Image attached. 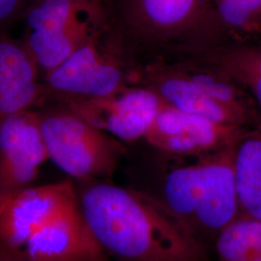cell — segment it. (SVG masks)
<instances>
[{"label":"cell","instance_id":"cell-5","mask_svg":"<svg viewBox=\"0 0 261 261\" xmlns=\"http://www.w3.org/2000/svg\"><path fill=\"white\" fill-rule=\"evenodd\" d=\"M23 44L45 75L99 32L98 0H33Z\"/></svg>","mask_w":261,"mask_h":261},{"label":"cell","instance_id":"cell-17","mask_svg":"<svg viewBox=\"0 0 261 261\" xmlns=\"http://www.w3.org/2000/svg\"><path fill=\"white\" fill-rule=\"evenodd\" d=\"M181 73L215 101L252 115L248 98L239 85L227 75L194 68Z\"/></svg>","mask_w":261,"mask_h":261},{"label":"cell","instance_id":"cell-19","mask_svg":"<svg viewBox=\"0 0 261 261\" xmlns=\"http://www.w3.org/2000/svg\"><path fill=\"white\" fill-rule=\"evenodd\" d=\"M0 261H39L19 255L0 245Z\"/></svg>","mask_w":261,"mask_h":261},{"label":"cell","instance_id":"cell-7","mask_svg":"<svg viewBox=\"0 0 261 261\" xmlns=\"http://www.w3.org/2000/svg\"><path fill=\"white\" fill-rule=\"evenodd\" d=\"M102 43L98 32L45 75L47 92L59 97L96 98L123 87L121 66Z\"/></svg>","mask_w":261,"mask_h":261},{"label":"cell","instance_id":"cell-8","mask_svg":"<svg viewBox=\"0 0 261 261\" xmlns=\"http://www.w3.org/2000/svg\"><path fill=\"white\" fill-rule=\"evenodd\" d=\"M47 161L40 112H19L0 125V194L33 186Z\"/></svg>","mask_w":261,"mask_h":261},{"label":"cell","instance_id":"cell-11","mask_svg":"<svg viewBox=\"0 0 261 261\" xmlns=\"http://www.w3.org/2000/svg\"><path fill=\"white\" fill-rule=\"evenodd\" d=\"M130 20L154 35H172L212 22L209 0H128Z\"/></svg>","mask_w":261,"mask_h":261},{"label":"cell","instance_id":"cell-13","mask_svg":"<svg viewBox=\"0 0 261 261\" xmlns=\"http://www.w3.org/2000/svg\"><path fill=\"white\" fill-rule=\"evenodd\" d=\"M234 170L240 214L261 221V123L236 142Z\"/></svg>","mask_w":261,"mask_h":261},{"label":"cell","instance_id":"cell-20","mask_svg":"<svg viewBox=\"0 0 261 261\" xmlns=\"http://www.w3.org/2000/svg\"><path fill=\"white\" fill-rule=\"evenodd\" d=\"M98 1H99V0H98Z\"/></svg>","mask_w":261,"mask_h":261},{"label":"cell","instance_id":"cell-15","mask_svg":"<svg viewBox=\"0 0 261 261\" xmlns=\"http://www.w3.org/2000/svg\"><path fill=\"white\" fill-rule=\"evenodd\" d=\"M211 20L238 38L260 37L261 0H209Z\"/></svg>","mask_w":261,"mask_h":261},{"label":"cell","instance_id":"cell-12","mask_svg":"<svg viewBox=\"0 0 261 261\" xmlns=\"http://www.w3.org/2000/svg\"><path fill=\"white\" fill-rule=\"evenodd\" d=\"M150 88L178 110L222 125L245 128L252 119L251 114L215 101L181 72L159 75Z\"/></svg>","mask_w":261,"mask_h":261},{"label":"cell","instance_id":"cell-2","mask_svg":"<svg viewBox=\"0 0 261 261\" xmlns=\"http://www.w3.org/2000/svg\"><path fill=\"white\" fill-rule=\"evenodd\" d=\"M0 245L39 261H109L70 179L0 194Z\"/></svg>","mask_w":261,"mask_h":261},{"label":"cell","instance_id":"cell-14","mask_svg":"<svg viewBox=\"0 0 261 261\" xmlns=\"http://www.w3.org/2000/svg\"><path fill=\"white\" fill-rule=\"evenodd\" d=\"M217 261H261V221L240 214L215 240Z\"/></svg>","mask_w":261,"mask_h":261},{"label":"cell","instance_id":"cell-9","mask_svg":"<svg viewBox=\"0 0 261 261\" xmlns=\"http://www.w3.org/2000/svg\"><path fill=\"white\" fill-rule=\"evenodd\" d=\"M245 128L222 125L166 103L145 140L159 150L179 156H202L224 148L241 138Z\"/></svg>","mask_w":261,"mask_h":261},{"label":"cell","instance_id":"cell-16","mask_svg":"<svg viewBox=\"0 0 261 261\" xmlns=\"http://www.w3.org/2000/svg\"><path fill=\"white\" fill-rule=\"evenodd\" d=\"M223 74L247 89L261 110V44L237 47L221 57Z\"/></svg>","mask_w":261,"mask_h":261},{"label":"cell","instance_id":"cell-4","mask_svg":"<svg viewBox=\"0 0 261 261\" xmlns=\"http://www.w3.org/2000/svg\"><path fill=\"white\" fill-rule=\"evenodd\" d=\"M40 113L48 159L57 168L82 180L113 176L125 153L123 141L64 107Z\"/></svg>","mask_w":261,"mask_h":261},{"label":"cell","instance_id":"cell-3","mask_svg":"<svg viewBox=\"0 0 261 261\" xmlns=\"http://www.w3.org/2000/svg\"><path fill=\"white\" fill-rule=\"evenodd\" d=\"M236 142L199 156L195 164L170 169L165 179L163 201L201 241L203 235L217 237L240 215L234 170Z\"/></svg>","mask_w":261,"mask_h":261},{"label":"cell","instance_id":"cell-6","mask_svg":"<svg viewBox=\"0 0 261 261\" xmlns=\"http://www.w3.org/2000/svg\"><path fill=\"white\" fill-rule=\"evenodd\" d=\"M61 105L121 141L144 139L167 102L151 88L124 85L113 93L96 98L60 97Z\"/></svg>","mask_w":261,"mask_h":261},{"label":"cell","instance_id":"cell-1","mask_svg":"<svg viewBox=\"0 0 261 261\" xmlns=\"http://www.w3.org/2000/svg\"><path fill=\"white\" fill-rule=\"evenodd\" d=\"M96 240L118 261H207L203 242L163 200L100 182L79 195Z\"/></svg>","mask_w":261,"mask_h":261},{"label":"cell","instance_id":"cell-10","mask_svg":"<svg viewBox=\"0 0 261 261\" xmlns=\"http://www.w3.org/2000/svg\"><path fill=\"white\" fill-rule=\"evenodd\" d=\"M40 73L23 43L0 37V125L15 114L32 110L47 93Z\"/></svg>","mask_w":261,"mask_h":261},{"label":"cell","instance_id":"cell-18","mask_svg":"<svg viewBox=\"0 0 261 261\" xmlns=\"http://www.w3.org/2000/svg\"><path fill=\"white\" fill-rule=\"evenodd\" d=\"M33 0H0V27L9 24L25 15Z\"/></svg>","mask_w":261,"mask_h":261}]
</instances>
